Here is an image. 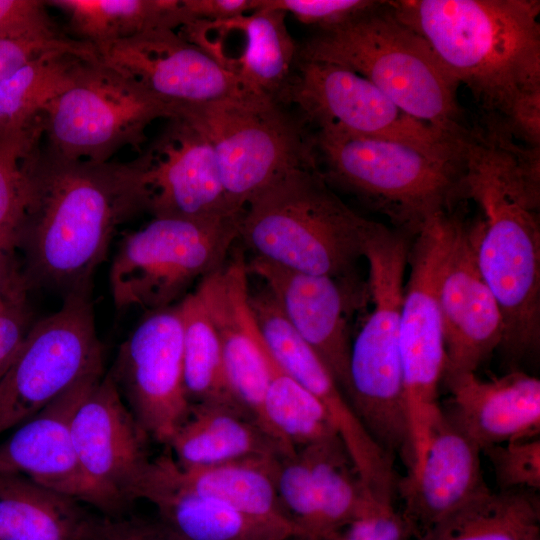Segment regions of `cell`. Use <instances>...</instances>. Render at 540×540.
<instances>
[{"label": "cell", "instance_id": "cell-37", "mask_svg": "<svg viewBox=\"0 0 540 540\" xmlns=\"http://www.w3.org/2000/svg\"><path fill=\"white\" fill-rule=\"evenodd\" d=\"M275 486L281 505L298 529V540H313L315 490L310 466L301 449L277 457Z\"/></svg>", "mask_w": 540, "mask_h": 540}, {"label": "cell", "instance_id": "cell-15", "mask_svg": "<svg viewBox=\"0 0 540 540\" xmlns=\"http://www.w3.org/2000/svg\"><path fill=\"white\" fill-rule=\"evenodd\" d=\"M250 306L272 357L326 409L370 495L394 502V459L368 433L322 360L287 322L268 290L252 294Z\"/></svg>", "mask_w": 540, "mask_h": 540}, {"label": "cell", "instance_id": "cell-1", "mask_svg": "<svg viewBox=\"0 0 540 540\" xmlns=\"http://www.w3.org/2000/svg\"><path fill=\"white\" fill-rule=\"evenodd\" d=\"M150 199L140 156L92 162L38 145L27 163L26 208L17 230L26 289H52L63 297L91 292L117 228L149 211Z\"/></svg>", "mask_w": 540, "mask_h": 540}, {"label": "cell", "instance_id": "cell-41", "mask_svg": "<svg viewBox=\"0 0 540 540\" xmlns=\"http://www.w3.org/2000/svg\"><path fill=\"white\" fill-rule=\"evenodd\" d=\"M411 529L394 502L374 501L331 540H410Z\"/></svg>", "mask_w": 540, "mask_h": 540}, {"label": "cell", "instance_id": "cell-36", "mask_svg": "<svg viewBox=\"0 0 540 540\" xmlns=\"http://www.w3.org/2000/svg\"><path fill=\"white\" fill-rule=\"evenodd\" d=\"M43 138L40 118L0 135V229L19 228L27 201V163Z\"/></svg>", "mask_w": 540, "mask_h": 540}, {"label": "cell", "instance_id": "cell-33", "mask_svg": "<svg viewBox=\"0 0 540 540\" xmlns=\"http://www.w3.org/2000/svg\"><path fill=\"white\" fill-rule=\"evenodd\" d=\"M88 61L72 53H50L1 81L0 135L35 123L46 105L73 85Z\"/></svg>", "mask_w": 540, "mask_h": 540}, {"label": "cell", "instance_id": "cell-26", "mask_svg": "<svg viewBox=\"0 0 540 540\" xmlns=\"http://www.w3.org/2000/svg\"><path fill=\"white\" fill-rule=\"evenodd\" d=\"M168 446L181 469L296 451L269 434L243 407L222 403L191 404L188 419Z\"/></svg>", "mask_w": 540, "mask_h": 540}, {"label": "cell", "instance_id": "cell-8", "mask_svg": "<svg viewBox=\"0 0 540 540\" xmlns=\"http://www.w3.org/2000/svg\"><path fill=\"white\" fill-rule=\"evenodd\" d=\"M284 106L258 94L179 105L178 114L212 145L228 202L236 212L243 213L253 196L287 172L318 170L313 133Z\"/></svg>", "mask_w": 540, "mask_h": 540}, {"label": "cell", "instance_id": "cell-9", "mask_svg": "<svg viewBox=\"0 0 540 540\" xmlns=\"http://www.w3.org/2000/svg\"><path fill=\"white\" fill-rule=\"evenodd\" d=\"M242 216L154 217L127 234L109 273L115 307L156 310L171 306L195 280L226 264L239 238Z\"/></svg>", "mask_w": 540, "mask_h": 540}, {"label": "cell", "instance_id": "cell-6", "mask_svg": "<svg viewBox=\"0 0 540 540\" xmlns=\"http://www.w3.org/2000/svg\"><path fill=\"white\" fill-rule=\"evenodd\" d=\"M298 59L351 69L413 118L458 138L470 132L458 103L460 85L390 1L341 27L318 31L298 45Z\"/></svg>", "mask_w": 540, "mask_h": 540}, {"label": "cell", "instance_id": "cell-21", "mask_svg": "<svg viewBox=\"0 0 540 540\" xmlns=\"http://www.w3.org/2000/svg\"><path fill=\"white\" fill-rule=\"evenodd\" d=\"M248 274L242 251H236L229 263L200 280L196 291L215 327L233 396L267 430L269 352L251 310Z\"/></svg>", "mask_w": 540, "mask_h": 540}, {"label": "cell", "instance_id": "cell-18", "mask_svg": "<svg viewBox=\"0 0 540 540\" xmlns=\"http://www.w3.org/2000/svg\"><path fill=\"white\" fill-rule=\"evenodd\" d=\"M72 438L80 467L115 514L131 501V492L150 459L147 435L140 428L110 371L78 406Z\"/></svg>", "mask_w": 540, "mask_h": 540}, {"label": "cell", "instance_id": "cell-47", "mask_svg": "<svg viewBox=\"0 0 540 540\" xmlns=\"http://www.w3.org/2000/svg\"><path fill=\"white\" fill-rule=\"evenodd\" d=\"M4 373H5V370H0V378L3 376Z\"/></svg>", "mask_w": 540, "mask_h": 540}, {"label": "cell", "instance_id": "cell-39", "mask_svg": "<svg viewBox=\"0 0 540 540\" xmlns=\"http://www.w3.org/2000/svg\"><path fill=\"white\" fill-rule=\"evenodd\" d=\"M55 52H67L90 61L98 60L96 48L59 31L16 38H0V82L30 62Z\"/></svg>", "mask_w": 540, "mask_h": 540}, {"label": "cell", "instance_id": "cell-3", "mask_svg": "<svg viewBox=\"0 0 540 540\" xmlns=\"http://www.w3.org/2000/svg\"><path fill=\"white\" fill-rule=\"evenodd\" d=\"M487 114L539 147L540 4L535 0L390 1Z\"/></svg>", "mask_w": 540, "mask_h": 540}, {"label": "cell", "instance_id": "cell-28", "mask_svg": "<svg viewBox=\"0 0 540 540\" xmlns=\"http://www.w3.org/2000/svg\"><path fill=\"white\" fill-rule=\"evenodd\" d=\"M276 459L254 457L204 468L181 469L168 455V467L174 479L192 492L261 519L295 526L277 495Z\"/></svg>", "mask_w": 540, "mask_h": 540}, {"label": "cell", "instance_id": "cell-46", "mask_svg": "<svg viewBox=\"0 0 540 540\" xmlns=\"http://www.w3.org/2000/svg\"><path fill=\"white\" fill-rule=\"evenodd\" d=\"M190 17L205 20H226L256 10V0H181Z\"/></svg>", "mask_w": 540, "mask_h": 540}, {"label": "cell", "instance_id": "cell-20", "mask_svg": "<svg viewBox=\"0 0 540 540\" xmlns=\"http://www.w3.org/2000/svg\"><path fill=\"white\" fill-rule=\"evenodd\" d=\"M103 375L83 377L23 422L0 445V473L25 476L107 513L104 499L80 467L71 431L75 411Z\"/></svg>", "mask_w": 540, "mask_h": 540}, {"label": "cell", "instance_id": "cell-14", "mask_svg": "<svg viewBox=\"0 0 540 540\" xmlns=\"http://www.w3.org/2000/svg\"><path fill=\"white\" fill-rule=\"evenodd\" d=\"M110 373L148 438L168 445L188 419L178 303L151 310L121 344Z\"/></svg>", "mask_w": 540, "mask_h": 540}, {"label": "cell", "instance_id": "cell-12", "mask_svg": "<svg viewBox=\"0 0 540 540\" xmlns=\"http://www.w3.org/2000/svg\"><path fill=\"white\" fill-rule=\"evenodd\" d=\"M97 372H103V349L91 292L69 294L56 312L31 325L0 378V434Z\"/></svg>", "mask_w": 540, "mask_h": 540}, {"label": "cell", "instance_id": "cell-19", "mask_svg": "<svg viewBox=\"0 0 540 540\" xmlns=\"http://www.w3.org/2000/svg\"><path fill=\"white\" fill-rule=\"evenodd\" d=\"M154 217L204 218L243 214L227 199L217 158L206 136L181 115L143 151Z\"/></svg>", "mask_w": 540, "mask_h": 540}, {"label": "cell", "instance_id": "cell-17", "mask_svg": "<svg viewBox=\"0 0 540 540\" xmlns=\"http://www.w3.org/2000/svg\"><path fill=\"white\" fill-rule=\"evenodd\" d=\"M96 50L101 63L171 103L207 104L253 93L176 30H154Z\"/></svg>", "mask_w": 540, "mask_h": 540}, {"label": "cell", "instance_id": "cell-5", "mask_svg": "<svg viewBox=\"0 0 540 540\" xmlns=\"http://www.w3.org/2000/svg\"><path fill=\"white\" fill-rule=\"evenodd\" d=\"M383 224L347 206L317 169H294L245 206L239 238L254 257L290 270L347 277Z\"/></svg>", "mask_w": 540, "mask_h": 540}, {"label": "cell", "instance_id": "cell-10", "mask_svg": "<svg viewBox=\"0 0 540 540\" xmlns=\"http://www.w3.org/2000/svg\"><path fill=\"white\" fill-rule=\"evenodd\" d=\"M163 100L97 61H88L71 87L40 116L46 148L58 156L108 162L125 147H139L156 120L178 115Z\"/></svg>", "mask_w": 540, "mask_h": 540}, {"label": "cell", "instance_id": "cell-29", "mask_svg": "<svg viewBox=\"0 0 540 540\" xmlns=\"http://www.w3.org/2000/svg\"><path fill=\"white\" fill-rule=\"evenodd\" d=\"M286 16L281 10L259 8L232 18L241 36L233 73L249 91L279 103L298 60Z\"/></svg>", "mask_w": 540, "mask_h": 540}, {"label": "cell", "instance_id": "cell-43", "mask_svg": "<svg viewBox=\"0 0 540 540\" xmlns=\"http://www.w3.org/2000/svg\"><path fill=\"white\" fill-rule=\"evenodd\" d=\"M83 540H180L159 521L92 519Z\"/></svg>", "mask_w": 540, "mask_h": 540}, {"label": "cell", "instance_id": "cell-32", "mask_svg": "<svg viewBox=\"0 0 540 540\" xmlns=\"http://www.w3.org/2000/svg\"><path fill=\"white\" fill-rule=\"evenodd\" d=\"M310 466L315 498L313 540H331L374 502L347 451L334 436L301 448Z\"/></svg>", "mask_w": 540, "mask_h": 540}, {"label": "cell", "instance_id": "cell-25", "mask_svg": "<svg viewBox=\"0 0 540 540\" xmlns=\"http://www.w3.org/2000/svg\"><path fill=\"white\" fill-rule=\"evenodd\" d=\"M451 393L452 421L482 450L537 437L540 431V380L513 371L482 380L475 372L443 379Z\"/></svg>", "mask_w": 540, "mask_h": 540}, {"label": "cell", "instance_id": "cell-13", "mask_svg": "<svg viewBox=\"0 0 540 540\" xmlns=\"http://www.w3.org/2000/svg\"><path fill=\"white\" fill-rule=\"evenodd\" d=\"M280 103L296 105L301 118L316 129L333 128L445 151L462 150L467 138L413 118L369 80L330 62L298 59Z\"/></svg>", "mask_w": 540, "mask_h": 540}, {"label": "cell", "instance_id": "cell-4", "mask_svg": "<svg viewBox=\"0 0 540 540\" xmlns=\"http://www.w3.org/2000/svg\"><path fill=\"white\" fill-rule=\"evenodd\" d=\"M313 140L327 184L356 195L410 237L466 198L465 146L435 150L333 128L316 129Z\"/></svg>", "mask_w": 540, "mask_h": 540}, {"label": "cell", "instance_id": "cell-7", "mask_svg": "<svg viewBox=\"0 0 540 540\" xmlns=\"http://www.w3.org/2000/svg\"><path fill=\"white\" fill-rule=\"evenodd\" d=\"M410 237L383 225L365 249L372 309L351 343L347 399L375 442L405 467L414 453L405 409L399 333Z\"/></svg>", "mask_w": 540, "mask_h": 540}, {"label": "cell", "instance_id": "cell-16", "mask_svg": "<svg viewBox=\"0 0 540 540\" xmlns=\"http://www.w3.org/2000/svg\"><path fill=\"white\" fill-rule=\"evenodd\" d=\"M247 269L263 280L287 322L322 360L346 396L350 320L369 297L368 285L356 275L308 274L258 257L247 262Z\"/></svg>", "mask_w": 540, "mask_h": 540}, {"label": "cell", "instance_id": "cell-30", "mask_svg": "<svg viewBox=\"0 0 540 540\" xmlns=\"http://www.w3.org/2000/svg\"><path fill=\"white\" fill-rule=\"evenodd\" d=\"M416 540H540L539 498L529 489H487Z\"/></svg>", "mask_w": 540, "mask_h": 540}, {"label": "cell", "instance_id": "cell-23", "mask_svg": "<svg viewBox=\"0 0 540 540\" xmlns=\"http://www.w3.org/2000/svg\"><path fill=\"white\" fill-rule=\"evenodd\" d=\"M439 305L445 347L443 379L476 372L500 347L504 325L497 300L479 271L470 225L464 221L443 270Z\"/></svg>", "mask_w": 540, "mask_h": 540}, {"label": "cell", "instance_id": "cell-45", "mask_svg": "<svg viewBox=\"0 0 540 540\" xmlns=\"http://www.w3.org/2000/svg\"><path fill=\"white\" fill-rule=\"evenodd\" d=\"M31 325L25 302L0 309V370H7Z\"/></svg>", "mask_w": 540, "mask_h": 540}, {"label": "cell", "instance_id": "cell-27", "mask_svg": "<svg viewBox=\"0 0 540 540\" xmlns=\"http://www.w3.org/2000/svg\"><path fill=\"white\" fill-rule=\"evenodd\" d=\"M79 501L13 473H0V540H83Z\"/></svg>", "mask_w": 540, "mask_h": 540}, {"label": "cell", "instance_id": "cell-42", "mask_svg": "<svg viewBox=\"0 0 540 540\" xmlns=\"http://www.w3.org/2000/svg\"><path fill=\"white\" fill-rule=\"evenodd\" d=\"M46 7L42 0H0V38L58 31Z\"/></svg>", "mask_w": 540, "mask_h": 540}, {"label": "cell", "instance_id": "cell-2", "mask_svg": "<svg viewBox=\"0 0 540 540\" xmlns=\"http://www.w3.org/2000/svg\"><path fill=\"white\" fill-rule=\"evenodd\" d=\"M465 197L481 213L470 225L480 273L503 317L499 348L520 359L540 343L539 147H521L497 126L471 130Z\"/></svg>", "mask_w": 540, "mask_h": 540}, {"label": "cell", "instance_id": "cell-44", "mask_svg": "<svg viewBox=\"0 0 540 540\" xmlns=\"http://www.w3.org/2000/svg\"><path fill=\"white\" fill-rule=\"evenodd\" d=\"M17 228L0 229V309L25 302L27 289L16 259Z\"/></svg>", "mask_w": 540, "mask_h": 540}, {"label": "cell", "instance_id": "cell-40", "mask_svg": "<svg viewBox=\"0 0 540 540\" xmlns=\"http://www.w3.org/2000/svg\"><path fill=\"white\" fill-rule=\"evenodd\" d=\"M380 3L372 0H256V10H281L303 24L328 31L355 20Z\"/></svg>", "mask_w": 540, "mask_h": 540}, {"label": "cell", "instance_id": "cell-31", "mask_svg": "<svg viewBox=\"0 0 540 540\" xmlns=\"http://www.w3.org/2000/svg\"><path fill=\"white\" fill-rule=\"evenodd\" d=\"M69 17L78 40L95 48L146 32L177 30L190 17L181 0H49Z\"/></svg>", "mask_w": 540, "mask_h": 540}, {"label": "cell", "instance_id": "cell-34", "mask_svg": "<svg viewBox=\"0 0 540 540\" xmlns=\"http://www.w3.org/2000/svg\"><path fill=\"white\" fill-rule=\"evenodd\" d=\"M178 306L182 322L184 384L190 404L222 403L243 407L228 386L219 339L200 295L196 290L186 294Z\"/></svg>", "mask_w": 540, "mask_h": 540}, {"label": "cell", "instance_id": "cell-11", "mask_svg": "<svg viewBox=\"0 0 540 540\" xmlns=\"http://www.w3.org/2000/svg\"><path fill=\"white\" fill-rule=\"evenodd\" d=\"M462 219L455 211L432 218L414 237L408 262L399 333L405 409L414 460L428 442L440 412L438 388L445 368V347L439 305L443 270Z\"/></svg>", "mask_w": 540, "mask_h": 540}, {"label": "cell", "instance_id": "cell-22", "mask_svg": "<svg viewBox=\"0 0 540 540\" xmlns=\"http://www.w3.org/2000/svg\"><path fill=\"white\" fill-rule=\"evenodd\" d=\"M480 447L442 409L435 418L420 461L396 483L400 511L413 538L489 489Z\"/></svg>", "mask_w": 540, "mask_h": 540}, {"label": "cell", "instance_id": "cell-35", "mask_svg": "<svg viewBox=\"0 0 540 540\" xmlns=\"http://www.w3.org/2000/svg\"><path fill=\"white\" fill-rule=\"evenodd\" d=\"M269 369L264 419L266 428L273 437L287 447L297 449L338 436L323 405L290 376L270 352Z\"/></svg>", "mask_w": 540, "mask_h": 540}, {"label": "cell", "instance_id": "cell-24", "mask_svg": "<svg viewBox=\"0 0 540 540\" xmlns=\"http://www.w3.org/2000/svg\"><path fill=\"white\" fill-rule=\"evenodd\" d=\"M145 499L159 522L180 540H292L295 526L261 519L180 485L168 467V454L150 460L131 500Z\"/></svg>", "mask_w": 540, "mask_h": 540}, {"label": "cell", "instance_id": "cell-38", "mask_svg": "<svg viewBox=\"0 0 540 540\" xmlns=\"http://www.w3.org/2000/svg\"><path fill=\"white\" fill-rule=\"evenodd\" d=\"M499 490L540 488V439L516 440L484 447Z\"/></svg>", "mask_w": 540, "mask_h": 540}]
</instances>
